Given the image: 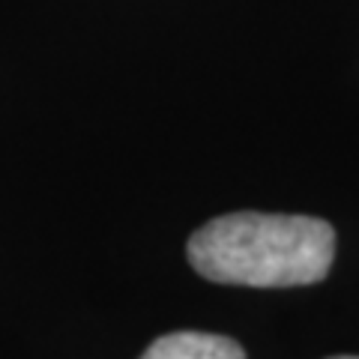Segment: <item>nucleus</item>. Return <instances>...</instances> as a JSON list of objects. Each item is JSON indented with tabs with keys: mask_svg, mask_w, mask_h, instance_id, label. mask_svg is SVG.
<instances>
[{
	"mask_svg": "<svg viewBox=\"0 0 359 359\" xmlns=\"http://www.w3.org/2000/svg\"><path fill=\"white\" fill-rule=\"evenodd\" d=\"M335 257L330 222L278 212H228L198 228L189 264L219 285L299 287L327 278Z\"/></svg>",
	"mask_w": 359,
	"mask_h": 359,
	"instance_id": "1",
	"label": "nucleus"
},
{
	"mask_svg": "<svg viewBox=\"0 0 359 359\" xmlns=\"http://www.w3.org/2000/svg\"><path fill=\"white\" fill-rule=\"evenodd\" d=\"M141 359H245V351L228 335L183 330L156 339Z\"/></svg>",
	"mask_w": 359,
	"mask_h": 359,
	"instance_id": "2",
	"label": "nucleus"
},
{
	"mask_svg": "<svg viewBox=\"0 0 359 359\" xmlns=\"http://www.w3.org/2000/svg\"><path fill=\"white\" fill-rule=\"evenodd\" d=\"M330 359H359V356H330Z\"/></svg>",
	"mask_w": 359,
	"mask_h": 359,
	"instance_id": "3",
	"label": "nucleus"
}]
</instances>
